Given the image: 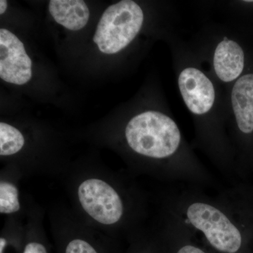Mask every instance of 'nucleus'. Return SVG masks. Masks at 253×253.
Returning <instances> with one entry per match:
<instances>
[{
	"label": "nucleus",
	"instance_id": "20e7f679",
	"mask_svg": "<svg viewBox=\"0 0 253 253\" xmlns=\"http://www.w3.org/2000/svg\"><path fill=\"white\" fill-rule=\"evenodd\" d=\"M32 77V61L22 42L14 33L0 30V78L22 85Z\"/></svg>",
	"mask_w": 253,
	"mask_h": 253
},
{
	"label": "nucleus",
	"instance_id": "f257e3e1",
	"mask_svg": "<svg viewBox=\"0 0 253 253\" xmlns=\"http://www.w3.org/2000/svg\"><path fill=\"white\" fill-rule=\"evenodd\" d=\"M163 212L216 252L241 253L253 239V184L236 183L212 196L189 185L168 195Z\"/></svg>",
	"mask_w": 253,
	"mask_h": 253
},
{
	"label": "nucleus",
	"instance_id": "ddd939ff",
	"mask_svg": "<svg viewBox=\"0 0 253 253\" xmlns=\"http://www.w3.org/2000/svg\"><path fill=\"white\" fill-rule=\"evenodd\" d=\"M7 8V1L6 0L0 1V14H3L6 11Z\"/></svg>",
	"mask_w": 253,
	"mask_h": 253
},
{
	"label": "nucleus",
	"instance_id": "9b49d317",
	"mask_svg": "<svg viewBox=\"0 0 253 253\" xmlns=\"http://www.w3.org/2000/svg\"><path fill=\"white\" fill-rule=\"evenodd\" d=\"M61 253H106L90 240L76 236L68 239L61 246Z\"/></svg>",
	"mask_w": 253,
	"mask_h": 253
},
{
	"label": "nucleus",
	"instance_id": "f03ea898",
	"mask_svg": "<svg viewBox=\"0 0 253 253\" xmlns=\"http://www.w3.org/2000/svg\"><path fill=\"white\" fill-rule=\"evenodd\" d=\"M77 196L83 211L101 225L134 229L142 214V201L135 190L119 189L99 178L82 181Z\"/></svg>",
	"mask_w": 253,
	"mask_h": 253
},
{
	"label": "nucleus",
	"instance_id": "4468645a",
	"mask_svg": "<svg viewBox=\"0 0 253 253\" xmlns=\"http://www.w3.org/2000/svg\"><path fill=\"white\" fill-rule=\"evenodd\" d=\"M132 253H144V252H139V251H137V252H134Z\"/></svg>",
	"mask_w": 253,
	"mask_h": 253
},
{
	"label": "nucleus",
	"instance_id": "9d476101",
	"mask_svg": "<svg viewBox=\"0 0 253 253\" xmlns=\"http://www.w3.org/2000/svg\"><path fill=\"white\" fill-rule=\"evenodd\" d=\"M21 209L19 191L13 183L4 180L0 182V213L10 214Z\"/></svg>",
	"mask_w": 253,
	"mask_h": 253
},
{
	"label": "nucleus",
	"instance_id": "39448f33",
	"mask_svg": "<svg viewBox=\"0 0 253 253\" xmlns=\"http://www.w3.org/2000/svg\"><path fill=\"white\" fill-rule=\"evenodd\" d=\"M179 86L188 109L196 115H204L212 109L215 99L212 83L204 73L194 68L181 73Z\"/></svg>",
	"mask_w": 253,
	"mask_h": 253
},
{
	"label": "nucleus",
	"instance_id": "1a4fd4ad",
	"mask_svg": "<svg viewBox=\"0 0 253 253\" xmlns=\"http://www.w3.org/2000/svg\"><path fill=\"white\" fill-rule=\"evenodd\" d=\"M25 139L22 133L7 123H0V155L9 156L23 149Z\"/></svg>",
	"mask_w": 253,
	"mask_h": 253
},
{
	"label": "nucleus",
	"instance_id": "7ed1b4c3",
	"mask_svg": "<svg viewBox=\"0 0 253 253\" xmlns=\"http://www.w3.org/2000/svg\"><path fill=\"white\" fill-rule=\"evenodd\" d=\"M144 21V13L134 1L123 0L104 11L94 36L101 52L113 54L126 48L137 36Z\"/></svg>",
	"mask_w": 253,
	"mask_h": 253
},
{
	"label": "nucleus",
	"instance_id": "6e6552de",
	"mask_svg": "<svg viewBox=\"0 0 253 253\" xmlns=\"http://www.w3.org/2000/svg\"><path fill=\"white\" fill-rule=\"evenodd\" d=\"M49 10L56 22L73 31L84 28L89 18V9L82 0H51Z\"/></svg>",
	"mask_w": 253,
	"mask_h": 253
},
{
	"label": "nucleus",
	"instance_id": "0eeeda50",
	"mask_svg": "<svg viewBox=\"0 0 253 253\" xmlns=\"http://www.w3.org/2000/svg\"><path fill=\"white\" fill-rule=\"evenodd\" d=\"M245 56L242 48L238 43L224 39L221 42L214 55V68L221 81L231 82L242 73Z\"/></svg>",
	"mask_w": 253,
	"mask_h": 253
},
{
	"label": "nucleus",
	"instance_id": "423d86ee",
	"mask_svg": "<svg viewBox=\"0 0 253 253\" xmlns=\"http://www.w3.org/2000/svg\"><path fill=\"white\" fill-rule=\"evenodd\" d=\"M231 102L236 126L239 134L246 139L253 136V74L240 78L232 89Z\"/></svg>",
	"mask_w": 253,
	"mask_h": 253
},
{
	"label": "nucleus",
	"instance_id": "f8f14e48",
	"mask_svg": "<svg viewBox=\"0 0 253 253\" xmlns=\"http://www.w3.org/2000/svg\"><path fill=\"white\" fill-rule=\"evenodd\" d=\"M22 253H49L45 244L37 240L28 241L23 248Z\"/></svg>",
	"mask_w": 253,
	"mask_h": 253
}]
</instances>
